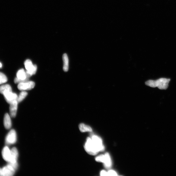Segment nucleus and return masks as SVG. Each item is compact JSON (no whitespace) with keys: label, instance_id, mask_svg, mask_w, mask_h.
Returning <instances> with one entry per match:
<instances>
[{"label":"nucleus","instance_id":"9d476101","mask_svg":"<svg viewBox=\"0 0 176 176\" xmlns=\"http://www.w3.org/2000/svg\"><path fill=\"white\" fill-rule=\"evenodd\" d=\"M91 139L93 143L97 147L99 151H103L104 149V147L103 144V141L100 137L97 136L93 135Z\"/></svg>","mask_w":176,"mask_h":176},{"label":"nucleus","instance_id":"20e7f679","mask_svg":"<svg viewBox=\"0 0 176 176\" xmlns=\"http://www.w3.org/2000/svg\"><path fill=\"white\" fill-rule=\"evenodd\" d=\"M11 156L10 161L8 162V164L12 166L16 170L17 169L18 166L17 159L18 156V153L17 148L14 147L12 148L11 150Z\"/></svg>","mask_w":176,"mask_h":176},{"label":"nucleus","instance_id":"f3484780","mask_svg":"<svg viewBox=\"0 0 176 176\" xmlns=\"http://www.w3.org/2000/svg\"><path fill=\"white\" fill-rule=\"evenodd\" d=\"M8 91H12V88L9 85H2L0 86V93L1 94H3L4 92Z\"/></svg>","mask_w":176,"mask_h":176},{"label":"nucleus","instance_id":"2eb2a0df","mask_svg":"<svg viewBox=\"0 0 176 176\" xmlns=\"http://www.w3.org/2000/svg\"><path fill=\"white\" fill-rule=\"evenodd\" d=\"M62 59L63 62V70L65 72H67L68 70V59L67 54H63Z\"/></svg>","mask_w":176,"mask_h":176},{"label":"nucleus","instance_id":"dca6fc26","mask_svg":"<svg viewBox=\"0 0 176 176\" xmlns=\"http://www.w3.org/2000/svg\"><path fill=\"white\" fill-rule=\"evenodd\" d=\"M79 129L80 130L82 133L86 132H91L92 131V129L90 126L83 123L80 124L79 125Z\"/></svg>","mask_w":176,"mask_h":176},{"label":"nucleus","instance_id":"4be33fe9","mask_svg":"<svg viewBox=\"0 0 176 176\" xmlns=\"http://www.w3.org/2000/svg\"><path fill=\"white\" fill-rule=\"evenodd\" d=\"M101 176H108V173L104 170H102L100 173Z\"/></svg>","mask_w":176,"mask_h":176},{"label":"nucleus","instance_id":"f8f14e48","mask_svg":"<svg viewBox=\"0 0 176 176\" xmlns=\"http://www.w3.org/2000/svg\"><path fill=\"white\" fill-rule=\"evenodd\" d=\"M18 102L15 101L10 104V111L11 117H15L17 113Z\"/></svg>","mask_w":176,"mask_h":176},{"label":"nucleus","instance_id":"6e6552de","mask_svg":"<svg viewBox=\"0 0 176 176\" xmlns=\"http://www.w3.org/2000/svg\"><path fill=\"white\" fill-rule=\"evenodd\" d=\"M35 86V82L33 81H27L21 82L18 84V88L19 90L23 91L31 90L33 89Z\"/></svg>","mask_w":176,"mask_h":176},{"label":"nucleus","instance_id":"4468645a","mask_svg":"<svg viewBox=\"0 0 176 176\" xmlns=\"http://www.w3.org/2000/svg\"><path fill=\"white\" fill-rule=\"evenodd\" d=\"M105 159L104 163V166L107 169L110 168L112 166L111 159L109 154L106 153L105 154Z\"/></svg>","mask_w":176,"mask_h":176},{"label":"nucleus","instance_id":"aec40b11","mask_svg":"<svg viewBox=\"0 0 176 176\" xmlns=\"http://www.w3.org/2000/svg\"><path fill=\"white\" fill-rule=\"evenodd\" d=\"M105 155H101L97 156L95 158V160L96 161L103 163H104V161H105Z\"/></svg>","mask_w":176,"mask_h":176},{"label":"nucleus","instance_id":"5701e85b","mask_svg":"<svg viewBox=\"0 0 176 176\" xmlns=\"http://www.w3.org/2000/svg\"><path fill=\"white\" fill-rule=\"evenodd\" d=\"M0 176H1V169L0 168Z\"/></svg>","mask_w":176,"mask_h":176},{"label":"nucleus","instance_id":"9b49d317","mask_svg":"<svg viewBox=\"0 0 176 176\" xmlns=\"http://www.w3.org/2000/svg\"><path fill=\"white\" fill-rule=\"evenodd\" d=\"M3 158L5 161L8 162L10 161L11 152L7 146L3 148L2 152Z\"/></svg>","mask_w":176,"mask_h":176},{"label":"nucleus","instance_id":"0eeeda50","mask_svg":"<svg viewBox=\"0 0 176 176\" xmlns=\"http://www.w3.org/2000/svg\"><path fill=\"white\" fill-rule=\"evenodd\" d=\"M7 102L10 104L13 101H17L18 96L15 93H13L12 91H8L3 94Z\"/></svg>","mask_w":176,"mask_h":176},{"label":"nucleus","instance_id":"7ed1b4c3","mask_svg":"<svg viewBox=\"0 0 176 176\" xmlns=\"http://www.w3.org/2000/svg\"><path fill=\"white\" fill-rule=\"evenodd\" d=\"M16 78H15L14 82L16 84H19L21 82L28 81L30 77L31 76L26 71L22 68L19 70L16 75Z\"/></svg>","mask_w":176,"mask_h":176},{"label":"nucleus","instance_id":"1a4fd4ad","mask_svg":"<svg viewBox=\"0 0 176 176\" xmlns=\"http://www.w3.org/2000/svg\"><path fill=\"white\" fill-rule=\"evenodd\" d=\"M15 170L8 164L1 169V176H12L14 175Z\"/></svg>","mask_w":176,"mask_h":176},{"label":"nucleus","instance_id":"ddd939ff","mask_svg":"<svg viewBox=\"0 0 176 176\" xmlns=\"http://www.w3.org/2000/svg\"><path fill=\"white\" fill-rule=\"evenodd\" d=\"M4 125L5 128L10 129L12 126V122L10 117L8 113L5 114L4 119Z\"/></svg>","mask_w":176,"mask_h":176},{"label":"nucleus","instance_id":"f257e3e1","mask_svg":"<svg viewBox=\"0 0 176 176\" xmlns=\"http://www.w3.org/2000/svg\"><path fill=\"white\" fill-rule=\"evenodd\" d=\"M170 81V79L161 78L156 80H149L146 82L147 86L152 87H157L159 89H166Z\"/></svg>","mask_w":176,"mask_h":176},{"label":"nucleus","instance_id":"b1692460","mask_svg":"<svg viewBox=\"0 0 176 176\" xmlns=\"http://www.w3.org/2000/svg\"><path fill=\"white\" fill-rule=\"evenodd\" d=\"M2 67V64H1V63L0 62V68H1Z\"/></svg>","mask_w":176,"mask_h":176},{"label":"nucleus","instance_id":"f03ea898","mask_svg":"<svg viewBox=\"0 0 176 176\" xmlns=\"http://www.w3.org/2000/svg\"><path fill=\"white\" fill-rule=\"evenodd\" d=\"M84 148L87 153L91 155H96L99 152L98 148L93 143L91 138L89 137H88L87 139Z\"/></svg>","mask_w":176,"mask_h":176},{"label":"nucleus","instance_id":"39448f33","mask_svg":"<svg viewBox=\"0 0 176 176\" xmlns=\"http://www.w3.org/2000/svg\"><path fill=\"white\" fill-rule=\"evenodd\" d=\"M24 66L27 70L26 72L31 76L35 75L37 70L36 65H33L31 60L27 59L24 62Z\"/></svg>","mask_w":176,"mask_h":176},{"label":"nucleus","instance_id":"6ab92c4d","mask_svg":"<svg viewBox=\"0 0 176 176\" xmlns=\"http://www.w3.org/2000/svg\"><path fill=\"white\" fill-rule=\"evenodd\" d=\"M7 81L6 76L3 73L0 72V85L5 83Z\"/></svg>","mask_w":176,"mask_h":176},{"label":"nucleus","instance_id":"423d86ee","mask_svg":"<svg viewBox=\"0 0 176 176\" xmlns=\"http://www.w3.org/2000/svg\"><path fill=\"white\" fill-rule=\"evenodd\" d=\"M17 141V135L14 130H10L7 135L5 141L7 144L11 145L15 143Z\"/></svg>","mask_w":176,"mask_h":176},{"label":"nucleus","instance_id":"412c9836","mask_svg":"<svg viewBox=\"0 0 176 176\" xmlns=\"http://www.w3.org/2000/svg\"><path fill=\"white\" fill-rule=\"evenodd\" d=\"M108 173V176H117V175L116 172L113 170H109Z\"/></svg>","mask_w":176,"mask_h":176},{"label":"nucleus","instance_id":"a211bd4d","mask_svg":"<svg viewBox=\"0 0 176 176\" xmlns=\"http://www.w3.org/2000/svg\"><path fill=\"white\" fill-rule=\"evenodd\" d=\"M27 95V93L26 91H23L21 92L17 98V101L18 103L21 102L23 101L24 99L26 97Z\"/></svg>","mask_w":176,"mask_h":176}]
</instances>
